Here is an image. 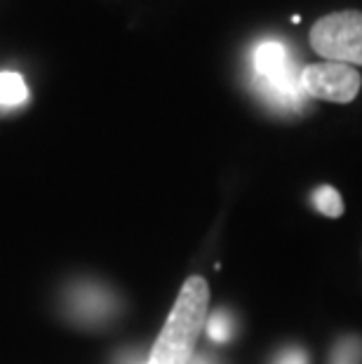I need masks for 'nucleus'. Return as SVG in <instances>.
<instances>
[{
  "instance_id": "obj_1",
  "label": "nucleus",
  "mask_w": 362,
  "mask_h": 364,
  "mask_svg": "<svg viewBox=\"0 0 362 364\" xmlns=\"http://www.w3.org/2000/svg\"><path fill=\"white\" fill-rule=\"evenodd\" d=\"M210 317V284L193 275L183 282L163 331L151 348V364H188Z\"/></svg>"
},
{
  "instance_id": "obj_2",
  "label": "nucleus",
  "mask_w": 362,
  "mask_h": 364,
  "mask_svg": "<svg viewBox=\"0 0 362 364\" xmlns=\"http://www.w3.org/2000/svg\"><path fill=\"white\" fill-rule=\"evenodd\" d=\"M311 48L325 61L362 66V12L339 10L311 26Z\"/></svg>"
},
{
  "instance_id": "obj_3",
  "label": "nucleus",
  "mask_w": 362,
  "mask_h": 364,
  "mask_svg": "<svg viewBox=\"0 0 362 364\" xmlns=\"http://www.w3.org/2000/svg\"><path fill=\"white\" fill-rule=\"evenodd\" d=\"M299 80H302V90L308 97L332 104H351L358 97L362 85L356 68L348 64H339V61L308 64L299 73Z\"/></svg>"
},
{
  "instance_id": "obj_4",
  "label": "nucleus",
  "mask_w": 362,
  "mask_h": 364,
  "mask_svg": "<svg viewBox=\"0 0 362 364\" xmlns=\"http://www.w3.org/2000/svg\"><path fill=\"white\" fill-rule=\"evenodd\" d=\"M252 61H254L257 73L266 80V85L278 97L287 99V102H294L299 97V92H304L302 80H297L294 73H292L289 54L280 43L266 41L257 45V50L252 54Z\"/></svg>"
},
{
  "instance_id": "obj_5",
  "label": "nucleus",
  "mask_w": 362,
  "mask_h": 364,
  "mask_svg": "<svg viewBox=\"0 0 362 364\" xmlns=\"http://www.w3.org/2000/svg\"><path fill=\"white\" fill-rule=\"evenodd\" d=\"M71 311L82 322H97L113 311V296L97 284H80L71 291Z\"/></svg>"
},
{
  "instance_id": "obj_6",
  "label": "nucleus",
  "mask_w": 362,
  "mask_h": 364,
  "mask_svg": "<svg viewBox=\"0 0 362 364\" xmlns=\"http://www.w3.org/2000/svg\"><path fill=\"white\" fill-rule=\"evenodd\" d=\"M28 102V87L24 78L14 71H0V106L17 108Z\"/></svg>"
},
{
  "instance_id": "obj_7",
  "label": "nucleus",
  "mask_w": 362,
  "mask_h": 364,
  "mask_svg": "<svg viewBox=\"0 0 362 364\" xmlns=\"http://www.w3.org/2000/svg\"><path fill=\"white\" fill-rule=\"evenodd\" d=\"M311 200H313V207L318 209L320 214L332 216V219H339V216L344 214V200L332 186H320V188H315Z\"/></svg>"
},
{
  "instance_id": "obj_8",
  "label": "nucleus",
  "mask_w": 362,
  "mask_h": 364,
  "mask_svg": "<svg viewBox=\"0 0 362 364\" xmlns=\"http://www.w3.org/2000/svg\"><path fill=\"white\" fill-rule=\"evenodd\" d=\"M329 364H362V338L344 336L336 341L329 355Z\"/></svg>"
},
{
  "instance_id": "obj_9",
  "label": "nucleus",
  "mask_w": 362,
  "mask_h": 364,
  "mask_svg": "<svg viewBox=\"0 0 362 364\" xmlns=\"http://www.w3.org/2000/svg\"><path fill=\"white\" fill-rule=\"evenodd\" d=\"M207 336H210L214 343H226L233 336V320L226 311H217L207 317Z\"/></svg>"
},
{
  "instance_id": "obj_10",
  "label": "nucleus",
  "mask_w": 362,
  "mask_h": 364,
  "mask_svg": "<svg viewBox=\"0 0 362 364\" xmlns=\"http://www.w3.org/2000/svg\"><path fill=\"white\" fill-rule=\"evenodd\" d=\"M278 364H308V360H306V355L302 350H287L280 358Z\"/></svg>"
},
{
  "instance_id": "obj_11",
  "label": "nucleus",
  "mask_w": 362,
  "mask_h": 364,
  "mask_svg": "<svg viewBox=\"0 0 362 364\" xmlns=\"http://www.w3.org/2000/svg\"><path fill=\"white\" fill-rule=\"evenodd\" d=\"M188 364H210V360H207V358H193Z\"/></svg>"
},
{
  "instance_id": "obj_12",
  "label": "nucleus",
  "mask_w": 362,
  "mask_h": 364,
  "mask_svg": "<svg viewBox=\"0 0 362 364\" xmlns=\"http://www.w3.org/2000/svg\"><path fill=\"white\" fill-rule=\"evenodd\" d=\"M146 364H151V362H146Z\"/></svg>"
}]
</instances>
